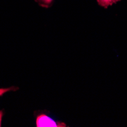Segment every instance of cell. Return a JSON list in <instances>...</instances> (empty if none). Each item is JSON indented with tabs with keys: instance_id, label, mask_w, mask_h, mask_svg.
Segmentation results:
<instances>
[{
	"instance_id": "2",
	"label": "cell",
	"mask_w": 127,
	"mask_h": 127,
	"mask_svg": "<svg viewBox=\"0 0 127 127\" xmlns=\"http://www.w3.org/2000/svg\"><path fill=\"white\" fill-rule=\"evenodd\" d=\"M120 1H121V0H97L98 5L105 8H108L109 6L117 3Z\"/></svg>"
},
{
	"instance_id": "4",
	"label": "cell",
	"mask_w": 127,
	"mask_h": 127,
	"mask_svg": "<svg viewBox=\"0 0 127 127\" xmlns=\"http://www.w3.org/2000/svg\"><path fill=\"white\" fill-rule=\"evenodd\" d=\"M12 89V88H0V97H1L3 94L6 93L7 91H11Z\"/></svg>"
},
{
	"instance_id": "1",
	"label": "cell",
	"mask_w": 127,
	"mask_h": 127,
	"mask_svg": "<svg viewBox=\"0 0 127 127\" xmlns=\"http://www.w3.org/2000/svg\"><path fill=\"white\" fill-rule=\"evenodd\" d=\"M36 125L37 127H59V126H66L64 123H57L46 116L44 114H41L37 117L36 120Z\"/></svg>"
},
{
	"instance_id": "3",
	"label": "cell",
	"mask_w": 127,
	"mask_h": 127,
	"mask_svg": "<svg viewBox=\"0 0 127 127\" xmlns=\"http://www.w3.org/2000/svg\"><path fill=\"white\" fill-rule=\"evenodd\" d=\"M36 1L40 6L49 8L52 5L53 0H36Z\"/></svg>"
},
{
	"instance_id": "5",
	"label": "cell",
	"mask_w": 127,
	"mask_h": 127,
	"mask_svg": "<svg viewBox=\"0 0 127 127\" xmlns=\"http://www.w3.org/2000/svg\"><path fill=\"white\" fill-rule=\"evenodd\" d=\"M2 112L0 111V126H1V123H2Z\"/></svg>"
}]
</instances>
